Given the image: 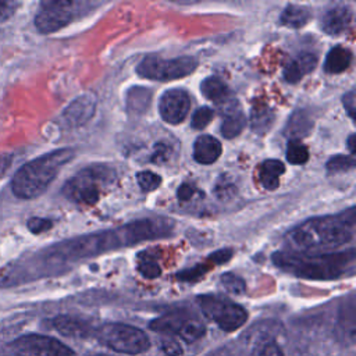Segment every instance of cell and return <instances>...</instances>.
<instances>
[{"label": "cell", "instance_id": "27", "mask_svg": "<svg viewBox=\"0 0 356 356\" xmlns=\"http://www.w3.org/2000/svg\"><path fill=\"white\" fill-rule=\"evenodd\" d=\"M138 271L145 277V278H157L161 274L160 266L156 263V260L149 256V254H139L138 259Z\"/></svg>", "mask_w": 356, "mask_h": 356}, {"label": "cell", "instance_id": "33", "mask_svg": "<svg viewBox=\"0 0 356 356\" xmlns=\"http://www.w3.org/2000/svg\"><path fill=\"white\" fill-rule=\"evenodd\" d=\"M250 356H284V353L277 346V343L266 342V343H261V346H259L257 349H254Z\"/></svg>", "mask_w": 356, "mask_h": 356}, {"label": "cell", "instance_id": "6", "mask_svg": "<svg viewBox=\"0 0 356 356\" xmlns=\"http://www.w3.org/2000/svg\"><path fill=\"white\" fill-rule=\"evenodd\" d=\"M96 338L111 350L127 355H139L150 348V341L140 328L122 323L103 324L97 328Z\"/></svg>", "mask_w": 356, "mask_h": 356}, {"label": "cell", "instance_id": "42", "mask_svg": "<svg viewBox=\"0 0 356 356\" xmlns=\"http://www.w3.org/2000/svg\"><path fill=\"white\" fill-rule=\"evenodd\" d=\"M348 147H349L350 153L353 154V153H355V135H350V136L348 138Z\"/></svg>", "mask_w": 356, "mask_h": 356}, {"label": "cell", "instance_id": "9", "mask_svg": "<svg viewBox=\"0 0 356 356\" xmlns=\"http://www.w3.org/2000/svg\"><path fill=\"white\" fill-rule=\"evenodd\" d=\"M197 303L206 317L214 321L218 328L225 332H232L241 328L246 320V310L225 298L214 296V295H200L197 296Z\"/></svg>", "mask_w": 356, "mask_h": 356}, {"label": "cell", "instance_id": "28", "mask_svg": "<svg viewBox=\"0 0 356 356\" xmlns=\"http://www.w3.org/2000/svg\"><path fill=\"white\" fill-rule=\"evenodd\" d=\"M355 165V160L350 156H342V154H337L332 156L328 161H327V170L330 172H345L352 170Z\"/></svg>", "mask_w": 356, "mask_h": 356}, {"label": "cell", "instance_id": "1", "mask_svg": "<svg viewBox=\"0 0 356 356\" xmlns=\"http://www.w3.org/2000/svg\"><path fill=\"white\" fill-rule=\"evenodd\" d=\"M172 221L165 218H143L132 221L113 231L86 235L58 243L49 249V256L64 260H76L122 246H129L136 242L157 239L170 235Z\"/></svg>", "mask_w": 356, "mask_h": 356}, {"label": "cell", "instance_id": "21", "mask_svg": "<svg viewBox=\"0 0 356 356\" xmlns=\"http://www.w3.org/2000/svg\"><path fill=\"white\" fill-rule=\"evenodd\" d=\"M350 61L352 53L342 46H335L328 51L325 57L324 70L328 74H339L350 65Z\"/></svg>", "mask_w": 356, "mask_h": 356}, {"label": "cell", "instance_id": "11", "mask_svg": "<svg viewBox=\"0 0 356 356\" xmlns=\"http://www.w3.org/2000/svg\"><path fill=\"white\" fill-rule=\"evenodd\" d=\"M74 1L47 0L40 3V8L35 15V26L40 33H51L67 26L75 17Z\"/></svg>", "mask_w": 356, "mask_h": 356}, {"label": "cell", "instance_id": "38", "mask_svg": "<svg viewBox=\"0 0 356 356\" xmlns=\"http://www.w3.org/2000/svg\"><path fill=\"white\" fill-rule=\"evenodd\" d=\"M15 8H17L15 1H7V0L3 1V0H0V22L8 19L14 14Z\"/></svg>", "mask_w": 356, "mask_h": 356}, {"label": "cell", "instance_id": "24", "mask_svg": "<svg viewBox=\"0 0 356 356\" xmlns=\"http://www.w3.org/2000/svg\"><path fill=\"white\" fill-rule=\"evenodd\" d=\"M309 18L310 11L306 7L288 4L280 17V24L288 28H302L306 25Z\"/></svg>", "mask_w": 356, "mask_h": 356}, {"label": "cell", "instance_id": "18", "mask_svg": "<svg viewBox=\"0 0 356 356\" xmlns=\"http://www.w3.org/2000/svg\"><path fill=\"white\" fill-rule=\"evenodd\" d=\"M221 143L210 135L199 136L193 143V157L200 164H211L221 154Z\"/></svg>", "mask_w": 356, "mask_h": 356}, {"label": "cell", "instance_id": "37", "mask_svg": "<svg viewBox=\"0 0 356 356\" xmlns=\"http://www.w3.org/2000/svg\"><path fill=\"white\" fill-rule=\"evenodd\" d=\"M231 257H232V250L231 249H220V250L211 253L209 260L213 264H222V263L228 261Z\"/></svg>", "mask_w": 356, "mask_h": 356}, {"label": "cell", "instance_id": "30", "mask_svg": "<svg viewBox=\"0 0 356 356\" xmlns=\"http://www.w3.org/2000/svg\"><path fill=\"white\" fill-rule=\"evenodd\" d=\"M136 179H138V185L140 186V189L143 192H152V191L157 189L161 184V178L157 174L152 172V171L138 172Z\"/></svg>", "mask_w": 356, "mask_h": 356}, {"label": "cell", "instance_id": "20", "mask_svg": "<svg viewBox=\"0 0 356 356\" xmlns=\"http://www.w3.org/2000/svg\"><path fill=\"white\" fill-rule=\"evenodd\" d=\"M312 128H313V121L309 117V114L303 110H298L288 120V124L285 127V135L289 136V140L291 139L300 140V138L309 135Z\"/></svg>", "mask_w": 356, "mask_h": 356}, {"label": "cell", "instance_id": "13", "mask_svg": "<svg viewBox=\"0 0 356 356\" xmlns=\"http://www.w3.org/2000/svg\"><path fill=\"white\" fill-rule=\"evenodd\" d=\"M221 113H222V124H221V134L227 139H232L238 136L246 124V117L238 104L236 100L228 99L221 103Z\"/></svg>", "mask_w": 356, "mask_h": 356}, {"label": "cell", "instance_id": "17", "mask_svg": "<svg viewBox=\"0 0 356 356\" xmlns=\"http://www.w3.org/2000/svg\"><path fill=\"white\" fill-rule=\"evenodd\" d=\"M317 65V57L313 53H300L289 60L284 68V78L289 83L299 82L305 75L312 72Z\"/></svg>", "mask_w": 356, "mask_h": 356}, {"label": "cell", "instance_id": "35", "mask_svg": "<svg viewBox=\"0 0 356 356\" xmlns=\"http://www.w3.org/2000/svg\"><path fill=\"white\" fill-rule=\"evenodd\" d=\"M207 266L203 264V266H196L191 270H185V271H181L177 277L181 280V281H193V280H197L199 277H202L206 271H207Z\"/></svg>", "mask_w": 356, "mask_h": 356}, {"label": "cell", "instance_id": "3", "mask_svg": "<svg viewBox=\"0 0 356 356\" xmlns=\"http://www.w3.org/2000/svg\"><path fill=\"white\" fill-rule=\"evenodd\" d=\"M273 261L278 268L296 277L307 280H337L353 273L355 249L350 248L348 252L321 256H309L296 252H275L273 254Z\"/></svg>", "mask_w": 356, "mask_h": 356}, {"label": "cell", "instance_id": "19", "mask_svg": "<svg viewBox=\"0 0 356 356\" xmlns=\"http://www.w3.org/2000/svg\"><path fill=\"white\" fill-rule=\"evenodd\" d=\"M285 167L280 160H266L261 163L259 170V178L264 189L274 191L280 185V177L284 174Z\"/></svg>", "mask_w": 356, "mask_h": 356}, {"label": "cell", "instance_id": "32", "mask_svg": "<svg viewBox=\"0 0 356 356\" xmlns=\"http://www.w3.org/2000/svg\"><path fill=\"white\" fill-rule=\"evenodd\" d=\"M26 227L28 229L32 232V234H42V232H46L47 229H50L53 227V222L49 218H42V217H31L26 222Z\"/></svg>", "mask_w": 356, "mask_h": 356}, {"label": "cell", "instance_id": "41", "mask_svg": "<svg viewBox=\"0 0 356 356\" xmlns=\"http://www.w3.org/2000/svg\"><path fill=\"white\" fill-rule=\"evenodd\" d=\"M11 161H13L11 154H0V177L6 174V171L11 165Z\"/></svg>", "mask_w": 356, "mask_h": 356}, {"label": "cell", "instance_id": "4", "mask_svg": "<svg viewBox=\"0 0 356 356\" xmlns=\"http://www.w3.org/2000/svg\"><path fill=\"white\" fill-rule=\"evenodd\" d=\"M74 157L70 147L57 149L25 163L11 179V191L19 199H35L40 196L54 181L61 167Z\"/></svg>", "mask_w": 356, "mask_h": 356}, {"label": "cell", "instance_id": "29", "mask_svg": "<svg viewBox=\"0 0 356 356\" xmlns=\"http://www.w3.org/2000/svg\"><path fill=\"white\" fill-rule=\"evenodd\" d=\"M221 284L224 285V288L229 292V293H234V295H242L246 289V285H245V281L232 274V273H225L221 275Z\"/></svg>", "mask_w": 356, "mask_h": 356}, {"label": "cell", "instance_id": "23", "mask_svg": "<svg viewBox=\"0 0 356 356\" xmlns=\"http://www.w3.org/2000/svg\"><path fill=\"white\" fill-rule=\"evenodd\" d=\"M200 92L206 99L216 103H224L225 100H228L229 96V89L225 82L216 76H207L206 79H203L200 83Z\"/></svg>", "mask_w": 356, "mask_h": 356}, {"label": "cell", "instance_id": "25", "mask_svg": "<svg viewBox=\"0 0 356 356\" xmlns=\"http://www.w3.org/2000/svg\"><path fill=\"white\" fill-rule=\"evenodd\" d=\"M150 102V92L147 88H132L128 95V110L134 113H143Z\"/></svg>", "mask_w": 356, "mask_h": 356}, {"label": "cell", "instance_id": "16", "mask_svg": "<svg viewBox=\"0 0 356 356\" xmlns=\"http://www.w3.org/2000/svg\"><path fill=\"white\" fill-rule=\"evenodd\" d=\"M53 327L64 337L71 338H86L90 334H95L93 327L89 321L75 317V316H57L53 318Z\"/></svg>", "mask_w": 356, "mask_h": 356}, {"label": "cell", "instance_id": "22", "mask_svg": "<svg viewBox=\"0 0 356 356\" xmlns=\"http://www.w3.org/2000/svg\"><path fill=\"white\" fill-rule=\"evenodd\" d=\"M274 111L266 104H256L250 111V128L253 132L263 135L274 124Z\"/></svg>", "mask_w": 356, "mask_h": 356}, {"label": "cell", "instance_id": "12", "mask_svg": "<svg viewBox=\"0 0 356 356\" xmlns=\"http://www.w3.org/2000/svg\"><path fill=\"white\" fill-rule=\"evenodd\" d=\"M189 107V95L184 89H170L161 95L159 102L161 118L172 125L179 124L186 118Z\"/></svg>", "mask_w": 356, "mask_h": 356}, {"label": "cell", "instance_id": "5", "mask_svg": "<svg viewBox=\"0 0 356 356\" xmlns=\"http://www.w3.org/2000/svg\"><path fill=\"white\" fill-rule=\"evenodd\" d=\"M115 179V172L107 165H90L81 170L63 186V195L81 204H95L102 189L108 188Z\"/></svg>", "mask_w": 356, "mask_h": 356}, {"label": "cell", "instance_id": "43", "mask_svg": "<svg viewBox=\"0 0 356 356\" xmlns=\"http://www.w3.org/2000/svg\"><path fill=\"white\" fill-rule=\"evenodd\" d=\"M93 356H107V355H93Z\"/></svg>", "mask_w": 356, "mask_h": 356}, {"label": "cell", "instance_id": "31", "mask_svg": "<svg viewBox=\"0 0 356 356\" xmlns=\"http://www.w3.org/2000/svg\"><path fill=\"white\" fill-rule=\"evenodd\" d=\"M211 118H213V110L210 107L203 106L193 113V115L191 118V127L193 129H203L209 125Z\"/></svg>", "mask_w": 356, "mask_h": 356}, {"label": "cell", "instance_id": "8", "mask_svg": "<svg viewBox=\"0 0 356 356\" xmlns=\"http://www.w3.org/2000/svg\"><path fill=\"white\" fill-rule=\"evenodd\" d=\"M197 67V60L191 56H182L164 60L149 54L140 60L136 67L138 75L153 81H170L189 75Z\"/></svg>", "mask_w": 356, "mask_h": 356}, {"label": "cell", "instance_id": "15", "mask_svg": "<svg viewBox=\"0 0 356 356\" xmlns=\"http://www.w3.org/2000/svg\"><path fill=\"white\" fill-rule=\"evenodd\" d=\"M350 19L352 13L348 7H332L321 15V29L328 35H341L349 28Z\"/></svg>", "mask_w": 356, "mask_h": 356}, {"label": "cell", "instance_id": "34", "mask_svg": "<svg viewBox=\"0 0 356 356\" xmlns=\"http://www.w3.org/2000/svg\"><path fill=\"white\" fill-rule=\"evenodd\" d=\"M235 193V186L234 184H231L229 181L227 179H220V182L216 185L214 188V195L218 197V199H228L231 197L232 195Z\"/></svg>", "mask_w": 356, "mask_h": 356}, {"label": "cell", "instance_id": "40", "mask_svg": "<svg viewBox=\"0 0 356 356\" xmlns=\"http://www.w3.org/2000/svg\"><path fill=\"white\" fill-rule=\"evenodd\" d=\"M195 192H196V189H195L193 185H191V184H182V185L178 188V191H177V197H178L179 200H182V202H186V200H189V199L193 196Z\"/></svg>", "mask_w": 356, "mask_h": 356}, {"label": "cell", "instance_id": "7", "mask_svg": "<svg viewBox=\"0 0 356 356\" xmlns=\"http://www.w3.org/2000/svg\"><path fill=\"white\" fill-rule=\"evenodd\" d=\"M149 327L156 332L167 337H178L185 342H195L206 332L203 321L188 310H175L163 314L152 320Z\"/></svg>", "mask_w": 356, "mask_h": 356}, {"label": "cell", "instance_id": "39", "mask_svg": "<svg viewBox=\"0 0 356 356\" xmlns=\"http://www.w3.org/2000/svg\"><path fill=\"white\" fill-rule=\"evenodd\" d=\"M355 90H349L348 93H345L343 95V97H342V104H343V107H345V110L348 111V114H349V117L353 120L355 118V110H356V107H355Z\"/></svg>", "mask_w": 356, "mask_h": 356}, {"label": "cell", "instance_id": "26", "mask_svg": "<svg viewBox=\"0 0 356 356\" xmlns=\"http://www.w3.org/2000/svg\"><path fill=\"white\" fill-rule=\"evenodd\" d=\"M286 160L291 164H305L309 160L307 147L298 139H291L286 146Z\"/></svg>", "mask_w": 356, "mask_h": 356}, {"label": "cell", "instance_id": "2", "mask_svg": "<svg viewBox=\"0 0 356 356\" xmlns=\"http://www.w3.org/2000/svg\"><path fill=\"white\" fill-rule=\"evenodd\" d=\"M355 217L352 209L339 216L312 218L286 234V242L296 250L334 249L353 238Z\"/></svg>", "mask_w": 356, "mask_h": 356}, {"label": "cell", "instance_id": "36", "mask_svg": "<svg viewBox=\"0 0 356 356\" xmlns=\"http://www.w3.org/2000/svg\"><path fill=\"white\" fill-rule=\"evenodd\" d=\"M161 349L167 356H179L182 353V349H181L179 343L175 339L170 338V337L167 339H163Z\"/></svg>", "mask_w": 356, "mask_h": 356}, {"label": "cell", "instance_id": "14", "mask_svg": "<svg viewBox=\"0 0 356 356\" xmlns=\"http://www.w3.org/2000/svg\"><path fill=\"white\" fill-rule=\"evenodd\" d=\"M96 102L90 95H83L75 99L63 113V120L68 127H78L85 124L95 113Z\"/></svg>", "mask_w": 356, "mask_h": 356}, {"label": "cell", "instance_id": "10", "mask_svg": "<svg viewBox=\"0 0 356 356\" xmlns=\"http://www.w3.org/2000/svg\"><path fill=\"white\" fill-rule=\"evenodd\" d=\"M4 356H74V350L53 337L26 334L8 342Z\"/></svg>", "mask_w": 356, "mask_h": 356}]
</instances>
